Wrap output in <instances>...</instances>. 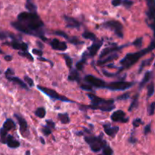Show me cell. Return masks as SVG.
Returning <instances> with one entry per match:
<instances>
[{"mask_svg": "<svg viewBox=\"0 0 155 155\" xmlns=\"http://www.w3.org/2000/svg\"><path fill=\"white\" fill-rule=\"evenodd\" d=\"M46 110L44 107H39L35 110V115L39 118H44L46 116Z\"/></svg>", "mask_w": 155, "mask_h": 155, "instance_id": "obj_25", "label": "cell"}, {"mask_svg": "<svg viewBox=\"0 0 155 155\" xmlns=\"http://www.w3.org/2000/svg\"><path fill=\"white\" fill-rule=\"evenodd\" d=\"M68 42L71 43V44H74V45H80V44H84V42L83 41H81L80 40H78V39L77 38V37H70L69 40H68Z\"/></svg>", "mask_w": 155, "mask_h": 155, "instance_id": "obj_29", "label": "cell"}, {"mask_svg": "<svg viewBox=\"0 0 155 155\" xmlns=\"http://www.w3.org/2000/svg\"><path fill=\"white\" fill-rule=\"evenodd\" d=\"M65 22H66V27L70 28H79L81 24L78 21L76 20L74 18L69 17V16H64Z\"/></svg>", "mask_w": 155, "mask_h": 155, "instance_id": "obj_13", "label": "cell"}, {"mask_svg": "<svg viewBox=\"0 0 155 155\" xmlns=\"http://www.w3.org/2000/svg\"><path fill=\"white\" fill-rule=\"evenodd\" d=\"M37 88L41 91V92H43L44 94H45L46 95L49 97L52 98L53 100H58V101H64V102H68V103H74V101H71V100L68 99L67 97H65V96H62V95L59 94L56 91L52 90V89L47 88V87H41V86H37Z\"/></svg>", "mask_w": 155, "mask_h": 155, "instance_id": "obj_4", "label": "cell"}, {"mask_svg": "<svg viewBox=\"0 0 155 155\" xmlns=\"http://www.w3.org/2000/svg\"><path fill=\"white\" fill-rule=\"evenodd\" d=\"M52 48L58 51H65L67 50V44L64 41H59L58 39H53L50 42Z\"/></svg>", "mask_w": 155, "mask_h": 155, "instance_id": "obj_11", "label": "cell"}, {"mask_svg": "<svg viewBox=\"0 0 155 155\" xmlns=\"http://www.w3.org/2000/svg\"><path fill=\"white\" fill-rule=\"evenodd\" d=\"M82 90L84 91H92V86L90 85V84H83L80 86Z\"/></svg>", "mask_w": 155, "mask_h": 155, "instance_id": "obj_35", "label": "cell"}, {"mask_svg": "<svg viewBox=\"0 0 155 155\" xmlns=\"http://www.w3.org/2000/svg\"><path fill=\"white\" fill-rule=\"evenodd\" d=\"M64 58H65V63H66L67 66L69 68H71V66H72V59L70 56H64Z\"/></svg>", "mask_w": 155, "mask_h": 155, "instance_id": "obj_33", "label": "cell"}, {"mask_svg": "<svg viewBox=\"0 0 155 155\" xmlns=\"http://www.w3.org/2000/svg\"><path fill=\"white\" fill-rule=\"evenodd\" d=\"M118 57H119V55L117 54V53H113V54L110 55V56H109L108 57H107L106 59H100V60L97 62V64H98V65H100V66H101V65H105V64H107V62H111V61L117 59Z\"/></svg>", "mask_w": 155, "mask_h": 155, "instance_id": "obj_19", "label": "cell"}, {"mask_svg": "<svg viewBox=\"0 0 155 155\" xmlns=\"http://www.w3.org/2000/svg\"><path fill=\"white\" fill-rule=\"evenodd\" d=\"M141 44V38L138 39V40H136V41L133 43V45L136 46V47H140Z\"/></svg>", "mask_w": 155, "mask_h": 155, "instance_id": "obj_44", "label": "cell"}, {"mask_svg": "<svg viewBox=\"0 0 155 155\" xmlns=\"http://www.w3.org/2000/svg\"><path fill=\"white\" fill-rule=\"evenodd\" d=\"M11 46L15 50H20V51H28V46L25 43H20L18 41H12Z\"/></svg>", "mask_w": 155, "mask_h": 155, "instance_id": "obj_16", "label": "cell"}, {"mask_svg": "<svg viewBox=\"0 0 155 155\" xmlns=\"http://www.w3.org/2000/svg\"><path fill=\"white\" fill-rule=\"evenodd\" d=\"M58 119L60 120L62 124H68L70 123L69 116L67 113H59L58 114Z\"/></svg>", "mask_w": 155, "mask_h": 155, "instance_id": "obj_22", "label": "cell"}, {"mask_svg": "<svg viewBox=\"0 0 155 155\" xmlns=\"http://www.w3.org/2000/svg\"><path fill=\"white\" fill-rule=\"evenodd\" d=\"M32 53H34V54L37 55V56H42L43 55V52L41 50H37V49H34V50H32Z\"/></svg>", "mask_w": 155, "mask_h": 155, "instance_id": "obj_40", "label": "cell"}, {"mask_svg": "<svg viewBox=\"0 0 155 155\" xmlns=\"http://www.w3.org/2000/svg\"><path fill=\"white\" fill-rule=\"evenodd\" d=\"M101 45H102V42H95L91 46L88 48L89 51V56L91 57H94V56H96V54L97 53V52L99 51V50L101 49Z\"/></svg>", "mask_w": 155, "mask_h": 155, "instance_id": "obj_15", "label": "cell"}, {"mask_svg": "<svg viewBox=\"0 0 155 155\" xmlns=\"http://www.w3.org/2000/svg\"><path fill=\"white\" fill-rule=\"evenodd\" d=\"M122 0H113L112 1V5H113V6H119V5H120L122 4Z\"/></svg>", "mask_w": 155, "mask_h": 155, "instance_id": "obj_41", "label": "cell"}, {"mask_svg": "<svg viewBox=\"0 0 155 155\" xmlns=\"http://www.w3.org/2000/svg\"><path fill=\"white\" fill-rule=\"evenodd\" d=\"M12 27L23 34L38 37L42 41L47 40L44 37L43 28L44 24L37 13L24 12L18 15V21L12 23Z\"/></svg>", "mask_w": 155, "mask_h": 155, "instance_id": "obj_1", "label": "cell"}, {"mask_svg": "<svg viewBox=\"0 0 155 155\" xmlns=\"http://www.w3.org/2000/svg\"><path fill=\"white\" fill-rule=\"evenodd\" d=\"M11 76H14V71L11 68H8L6 70V71H5V77L7 78L8 77H11Z\"/></svg>", "mask_w": 155, "mask_h": 155, "instance_id": "obj_37", "label": "cell"}, {"mask_svg": "<svg viewBox=\"0 0 155 155\" xmlns=\"http://www.w3.org/2000/svg\"><path fill=\"white\" fill-rule=\"evenodd\" d=\"M104 129L105 133L111 138H114L120 130L118 126H111L110 124L104 125Z\"/></svg>", "mask_w": 155, "mask_h": 155, "instance_id": "obj_12", "label": "cell"}, {"mask_svg": "<svg viewBox=\"0 0 155 155\" xmlns=\"http://www.w3.org/2000/svg\"><path fill=\"white\" fill-rule=\"evenodd\" d=\"M18 54L20 55V56H23V57H26L27 59H28L29 60L32 61V62L34 61V58H33V56H31V55L30 54L28 51H19Z\"/></svg>", "mask_w": 155, "mask_h": 155, "instance_id": "obj_30", "label": "cell"}, {"mask_svg": "<svg viewBox=\"0 0 155 155\" xmlns=\"http://www.w3.org/2000/svg\"><path fill=\"white\" fill-rule=\"evenodd\" d=\"M97 155H104V154H97Z\"/></svg>", "mask_w": 155, "mask_h": 155, "instance_id": "obj_50", "label": "cell"}, {"mask_svg": "<svg viewBox=\"0 0 155 155\" xmlns=\"http://www.w3.org/2000/svg\"><path fill=\"white\" fill-rule=\"evenodd\" d=\"M87 96L91 101V105L86 107L88 109L100 110L104 112H110L114 110L115 105L113 100H104L98 97L93 94H88Z\"/></svg>", "mask_w": 155, "mask_h": 155, "instance_id": "obj_2", "label": "cell"}, {"mask_svg": "<svg viewBox=\"0 0 155 155\" xmlns=\"http://www.w3.org/2000/svg\"><path fill=\"white\" fill-rule=\"evenodd\" d=\"M15 117L17 119L18 122L19 126H20L21 134L23 136L26 137L28 133V126L26 120H25L22 116H19V115L18 114H15Z\"/></svg>", "mask_w": 155, "mask_h": 155, "instance_id": "obj_10", "label": "cell"}, {"mask_svg": "<svg viewBox=\"0 0 155 155\" xmlns=\"http://www.w3.org/2000/svg\"><path fill=\"white\" fill-rule=\"evenodd\" d=\"M111 120L113 122H119V123H127L129 121V118L126 117V113L124 111L121 110H116L112 113L111 116Z\"/></svg>", "mask_w": 155, "mask_h": 155, "instance_id": "obj_9", "label": "cell"}, {"mask_svg": "<svg viewBox=\"0 0 155 155\" xmlns=\"http://www.w3.org/2000/svg\"><path fill=\"white\" fill-rule=\"evenodd\" d=\"M84 80L87 81L88 84H90V85L94 86L95 87H97V88H104V87L106 86V83L104 80L101 79L99 78L95 77L94 75H86L84 78Z\"/></svg>", "mask_w": 155, "mask_h": 155, "instance_id": "obj_8", "label": "cell"}, {"mask_svg": "<svg viewBox=\"0 0 155 155\" xmlns=\"http://www.w3.org/2000/svg\"><path fill=\"white\" fill-rule=\"evenodd\" d=\"M120 47H107L105 48L102 52H101V54L100 55V59L101 58H104V56H107V55L110 54V53H113L114 52L117 51V50H120Z\"/></svg>", "mask_w": 155, "mask_h": 155, "instance_id": "obj_18", "label": "cell"}, {"mask_svg": "<svg viewBox=\"0 0 155 155\" xmlns=\"http://www.w3.org/2000/svg\"><path fill=\"white\" fill-rule=\"evenodd\" d=\"M129 93H126V94H124L121 95V96L118 97H117V100H121V101H125V100L129 99Z\"/></svg>", "mask_w": 155, "mask_h": 155, "instance_id": "obj_38", "label": "cell"}, {"mask_svg": "<svg viewBox=\"0 0 155 155\" xmlns=\"http://www.w3.org/2000/svg\"><path fill=\"white\" fill-rule=\"evenodd\" d=\"M7 136H8V132L5 130L3 128H2L0 129V141L3 144H5Z\"/></svg>", "mask_w": 155, "mask_h": 155, "instance_id": "obj_26", "label": "cell"}, {"mask_svg": "<svg viewBox=\"0 0 155 155\" xmlns=\"http://www.w3.org/2000/svg\"><path fill=\"white\" fill-rule=\"evenodd\" d=\"M25 81H26L27 84L30 86V87H33L34 86V81L31 79V78L28 77V76H25Z\"/></svg>", "mask_w": 155, "mask_h": 155, "instance_id": "obj_36", "label": "cell"}, {"mask_svg": "<svg viewBox=\"0 0 155 155\" xmlns=\"http://www.w3.org/2000/svg\"><path fill=\"white\" fill-rule=\"evenodd\" d=\"M104 27L113 30L115 34L120 38L123 37V27L118 21H109L104 24Z\"/></svg>", "mask_w": 155, "mask_h": 155, "instance_id": "obj_7", "label": "cell"}, {"mask_svg": "<svg viewBox=\"0 0 155 155\" xmlns=\"http://www.w3.org/2000/svg\"><path fill=\"white\" fill-rule=\"evenodd\" d=\"M5 144L10 148H18L20 146V142L11 135H8L6 138V141H5Z\"/></svg>", "mask_w": 155, "mask_h": 155, "instance_id": "obj_14", "label": "cell"}, {"mask_svg": "<svg viewBox=\"0 0 155 155\" xmlns=\"http://www.w3.org/2000/svg\"><path fill=\"white\" fill-rule=\"evenodd\" d=\"M25 7H26V8L28 9V11L29 12L35 13L36 11H37V7H36V5L31 2V0H27Z\"/></svg>", "mask_w": 155, "mask_h": 155, "instance_id": "obj_23", "label": "cell"}, {"mask_svg": "<svg viewBox=\"0 0 155 155\" xmlns=\"http://www.w3.org/2000/svg\"><path fill=\"white\" fill-rule=\"evenodd\" d=\"M137 104H138V95H136V96L135 97V98L133 99V101H132V104H131L130 107H129V111H132V108H134V107H136Z\"/></svg>", "mask_w": 155, "mask_h": 155, "instance_id": "obj_34", "label": "cell"}, {"mask_svg": "<svg viewBox=\"0 0 155 155\" xmlns=\"http://www.w3.org/2000/svg\"><path fill=\"white\" fill-rule=\"evenodd\" d=\"M25 155H31V152H30V150H27Z\"/></svg>", "mask_w": 155, "mask_h": 155, "instance_id": "obj_48", "label": "cell"}, {"mask_svg": "<svg viewBox=\"0 0 155 155\" xmlns=\"http://www.w3.org/2000/svg\"><path fill=\"white\" fill-rule=\"evenodd\" d=\"M54 34H56V35L60 36V37H63V38L66 39L67 41H68V40H69V38H70V37L68 36V34H65V32H63V31H55Z\"/></svg>", "mask_w": 155, "mask_h": 155, "instance_id": "obj_31", "label": "cell"}, {"mask_svg": "<svg viewBox=\"0 0 155 155\" xmlns=\"http://www.w3.org/2000/svg\"><path fill=\"white\" fill-rule=\"evenodd\" d=\"M133 85V83L129 81H115L110 84H107L104 87V88H107L110 91H125L130 88Z\"/></svg>", "mask_w": 155, "mask_h": 155, "instance_id": "obj_5", "label": "cell"}, {"mask_svg": "<svg viewBox=\"0 0 155 155\" xmlns=\"http://www.w3.org/2000/svg\"><path fill=\"white\" fill-rule=\"evenodd\" d=\"M7 34H5V32H2V31H0V40L1 41H3V40H5V39L7 38Z\"/></svg>", "mask_w": 155, "mask_h": 155, "instance_id": "obj_42", "label": "cell"}, {"mask_svg": "<svg viewBox=\"0 0 155 155\" xmlns=\"http://www.w3.org/2000/svg\"><path fill=\"white\" fill-rule=\"evenodd\" d=\"M84 140L90 146L91 149L93 152H99L103 150L107 144V141L103 138L102 135L100 136H85Z\"/></svg>", "mask_w": 155, "mask_h": 155, "instance_id": "obj_3", "label": "cell"}, {"mask_svg": "<svg viewBox=\"0 0 155 155\" xmlns=\"http://www.w3.org/2000/svg\"><path fill=\"white\" fill-rule=\"evenodd\" d=\"M2 128H3L5 130H6L7 132H8V131L12 130V129L15 128V123H14V121H13L12 120H11V119H8V120L4 123L3 127Z\"/></svg>", "mask_w": 155, "mask_h": 155, "instance_id": "obj_20", "label": "cell"}, {"mask_svg": "<svg viewBox=\"0 0 155 155\" xmlns=\"http://www.w3.org/2000/svg\"><path fill=\"white\" fill-rule=\"evenodd\" d=\"M103 154L104 155H113V150L108 144L103 148Z\"/></svg>", "mask_w": 155, "mask_h": 155, "instance_id": "obj_28", "label": "cell"}, {"mask_svg": "<svg viewBox=\"0 0 155 155\" xmlns=\"http://www.w3.org/2000/svg\"><path fill=\"white\" fill-rule=\"evenodd\" d=\"M41 142H42L43 144H45V141H44V139L42 138V137H41Z\"/></svg>", "mask_w": 155, "mask_h": 155, "instance_id": "obj_47", "label": "cell"}, {"mask_svg": "<svg viewBox=\"0 0 155 155\" xmlns=\"http://www.w3.org/2000/svg\"><path fill=\"white\" fill-rule=\"evenodd\" d=\"M141 54L140 53H128L121 61H120V64L123 65V68H128L130 66H132L133 64L138 61L139 59Z\"/></svg>", "mask_w": 155, "mask_h": 155, "instance_id": "obj_6", "label": "cell"}, {"mask_svg": "<svg viewBox=\"0 0 155 155\" xmlns=\"http://www.w3.org/2000/svg\"><path fill=\"white\" fill-rule=\"evenodd\" d=\"M47 126H48V127H50V129H54L55 128V123L53 121H52V120H47Z\"/></svg>", "mask_w": 155, "mask_h": 155, "instance_id": "obj_39", "label": "cell"}, {"mask_svg": "<svg viewBox=\"0 0 155 155\" xmlns=\"http://www.w3.org/2000/svg\"><path fill=\"white\" fill-rule=\"evenodd\" d=\"M41 131H42V132L44 133V135H46V136H49V135L52 133L51 129H50V128L48 127L47 126H44V127L42 128V129H41Z\"/></svg>", "mask_w": 155, "mask_h": 155, "instance_id": "obj_32", "label": "cell"}, {"mask_svg": "<svg viewBox=\"0 0 155 155\" xmlns=\"http://www.w3.org/2000/svg\"><path fill=\"white\" fill-rule=\"evenodd\" d=\"M7 79L9 80L10 81H12V82L17 84L18 85H19L21 87H22V88L26 89V90H28V85H27V84H25V81H23L21 79H20L19 78L15 77V76H11V77L7 78Z\"/></svg>", "mask_w": 155, "mask_h": 155, "instance_id": "obj_17", "label": "cell"}, {"mask_svg": "<svg viewBox=\"0 0 155 155\" xmlns=\"http://www.w3.org/2000/svg\"><path fill=\"white\" fill-rule=\"evenodd\" d=\"M141 120H139V119H136V120H135L133 121L134 127H138V126H139V125L141 124Z\"/></svg>", "mask_w": 155, "mask_h": 155, "instance_id": "obj_43", "label": "cell"}, {"mask_svg": "<svg viewBox=\"0 0 155 155\" xmlns=\"http://www.w3.org/2000/svg\"><path fill=\"white\" fill-rule=\"evenodd\" d=\"M37 45L38 46V47L40 49H43L44 48V44L41 43V41H37Z\"/></svg>", "mask_w": 155, "mask_h": 155, "instance_id": "obj_45", "label": "cell"}, {"mask_svg": "<svg viewBox=\"0 0 155 155\" xmlns=\"http://www.w3.org/2000/svg\"><path fill=\"white\" fill-rule=\"evenodd\" d=\"M4 58H5V59L6 61H12V56H9V55H8V56H5Z\"/></svg>", "mask_w": 155, "mask_h": 155, "instance_id": "obj_46", "label": "cell"}, {"mask_svg": "<svg viewBox=\"0 0 155 155\" xmlns=\"http://www.w3.org/2000/svg\"><path fill=\"white\" fill-rule=\"evenodd\" d=\"M82 37L87 40H90V41H95L97 40L96 35L94 33L90 32V31H84L82 34Z\"/></svg>", "mask_w": 155, "mask_h": 155, "instance_id": "obj_24", "label": "cell"}, {"mask_svg": "<svg viewBox=\"0 0 155 155\" xmlns=\"http://www.w3.org/2000/svg\"><path fill=\"white\" fill-rule=\"evenodd\" d=\"M86 61V53H84L83 55V57L81 59V61H79L78 62H77L76 64V68L78 69V71H81L83 69V67H84V64Z\"/></svg>", "mask_w": 155, "mask_h": 155, "instance_id": "obj_27", "label": "cell"}, {"mask_svg": "<svg viewBox=\"0 0 155 155\" xmlns=\"http://www.w3.org/2000/svg\"><path fill=\"white\" fill-rule=\"evenodd\" d=\"M68 80H69V81H78V82H79L80 81L79 74H78L77 70H74V69L71 70L69 75H68Z\"/></svg>", "mask_w": 155, "mask_h": 155, "instance_id": "obj_21", "label": "cell"}, {"mask_svg": "<svg viewBox=\"0 0 155 155\" xmlns=\"http://www.w3.org/2000/svg\"><path fill=\"white\" fill-rule=\"evenodd\" d=\"M2 53H3V51L0 49V54H2Z\"/></svg>", "mask_w": 155, "mask_h": 155, "instance_id": "obj_49", "label": "cell"}]
</instances>
